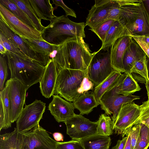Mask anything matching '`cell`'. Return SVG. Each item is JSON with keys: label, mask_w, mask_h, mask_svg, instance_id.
Returning a JSON list of instances; mask_svg holds the SVG:
<instances>
[{"label": "cell", "mask_w": 149, "mask_h": 149, "mask_svg": "<svg viewBox=\"0 0 149 149\" xmlns=\"http://www.w3.org/2000/svg\"><path fill=\"white\" fill-rule=\"evenodd\" d=\"M118 1L120 6L118 21L132 36L149 34V15L142 0Z\"/></svg>", "instance_id": "cell-1"}, {"label": "cell", "mask_w": 149, "mask_h": 149, "mask_svg": "<svg viewBox=\"0 0 149 149\" xmlns=\"http://www.w3.org/2000/svg\"><path fill=\"white\" fill-rule=\"evenodd\" d=\"M50 24L41 33L42 40L52 45H58L70 40L85 37L84 22L76 23L65 15H55Z\"/></svg>", "instance_id": "cell-2"}, {"label": "cell", "mask_w": 149, "mask_h": 149, "mask_svg": "<svg viewBox=\"0 0 149 149\" xmlns=\"http://www.w3.org/2000/svg\"><path fill=\"white\" fill-rule=\"evenodd\" d=\"M56 50L63 58L65 68L85 71L87 70L94 55L83 38H78L67 40L57 45Z\"/></svg>", "instance_id": "cell-3"}, {"label": "cell", "mask_w": 149, "mask_h": 149, "mask_svg": "<svg viewBox=\"0 0 149 149\" xmlns=\"http://www.w3.org/2000/svg\"><path fill=\"white\" fill-rule=\"evenodd\" d=\"M6 56L10 78L18 80L27 89L40 82L45 66L31 58H23L10 52H7Z\"/></svg>", "instance_id": "cell-4"}, {"label": "cell", "mask_w": 149, "mask_h": 149, "mask_svg": "<svg viewBox=\"0 0 149 149\" xmlns=\"http://www.w3.org/2000/svg\"><path fill=\"white\" fill-rule=\"evenodd\" d=\"M87 70L82 71L65 68L59 70L54 94L74 102L83 94L81 86L84 77L87 76Z\"/></svg>", "instance_id": "cell-5"}, {"label": "cell", "mask_w": 149, "mask_h": 149, "mask_svg": "<svg viewBox=\"0 0 149 149\" xmlns=\"http://www.w3.org/2000/svg\"><path fill=\"white\" fill-rule=\"evenodd\" d=\"M127 73L122 74L117 84L107 91L102 96L100 100V105L102 109L107 115L113 114L111 119L114 123L116 121L119 111L122 104L131 102L134 100L139 99V96L132 94L124 96L117 93L119 85L125 77Z\"/></svg>", "instance_id": "cell-6"}, {"label": "cell", "mask_w": 149, "mask_h": 149, "mask_svg": "<svg viewBox=\"0 0 149 149\" xmlns=\"http://www.w3.org/2000/svg\"><path fill=\"white\" fill-rule=\"evenodd\" d=\"M112 47L106 52H96L88 68V77L95 87L116 70L111 64V52Z\"/></svg>", "instance_id": "cell-7"}, {"label": "cell", "mask_w": 149, "mask_h": 149, "mask_svg": "<svg viewBox=\"0 0 149 149\" xmlns=\"http://www.w3.org/2000/svg\"><path fill=\"white\" fill-rule=\"evenodd\" d=\"M45 108V103L36 99L31 104L25 105L16 120L18 132L26 133L39 124Z\"/></svg>", "instance_id": "cell-8"}, {"label": "cell", "mask_w": 149, "mask_h": 149, "mask_svg": "<svg viewBox=\"0 0 149 149\" xmlns=\"http://www.w3.org/2000/svg\"><path fill=\"white\" fill-rule=\"evenodd\" d=\"M8 88L10 117L12 123L16 121L25 103L27 89L18 80L10 78L6 82Z\"/></svg>", "instance_id": "cell-9"}, {"label": "cell", "mask_w": 149, "mask_h": 149, "mask_svg": "<svg viewBox=\"0 0 149 149\" xmlns=\"http://www.w3.org/2000/svg\"><path fill=\"white\" fill-rule=\"evenodd\" d=\"M22 134L23 149H58L57 142L53 139L39 124Z\"/></svg>", "instance_id": "cell-10"}, {"label": "cell", "mask_w": 149, "mask_h": 149, "mask_svg": "<svg viewBox=\"0 0 149 149\" xmlns=\"http://www.w3.org/2000/svg\"><path fill=\"white\" fill-rule=\"evenodd\" d=\"M64 123L67 134L72 140H79L97 134V122H92L79 114H75Z\"/></svg>", "instance_id": "cell-11"}, {"label": "cell", "mask_w": 149, "mask_h": 149, "mask_svg": "<svg viewBox=\"0 0 149 149\" xmlns=\"http://www.w3.org/2000/svg\"><path fill=\"white\" fill-rule=\"evenodd\" d=\"M0 20L20 37L42 40L40 33L24 23L1 3Z\"/></svg>", "instance_id": "cell-12"}, {"label": "cell", "mask_w": 149, "mask_h": 149, "mask_svg": "<svg viewBox=\"0 0 149 149\" xmlns=\"http://www.w3.org/2000/svg\"><path fill=\"white\" fill-rule=\"evenodd\" d=\"M140 112V106L133 101L122 104L114 123V133L124 137L126 131L134 125Z\"/></svg>", "instance_id": "cell-13"}, {"label": "cell", "mask_w": 149, "mask_h": 149, "mask_svg": "<svg viewBox=\"0 0 149 149\" xmlns=\"http://www.w3.org/2000/svg\"><path fill=\"white\" fill-rule=\"evenodd\" d=\"M74 109L73 103L66 100L57 95H53L52 100L48 107V110L58 123H65L74 116L76 114Z\"/></svg>", "instance_id": "cell-14"}, {"label": "cell", "mask_w": 149, "mask_h": 149, "mask_svg": "<svg viewBox=\"0 0 149 149\" xmlns=\"http://www.w3.org/2000/svg\"><path fill=\"white\" fill-rule=\"evenodd\" d=\"M58 70L55 61L50 59L45 68L40 81L39 87L42 95L49 98L54 94Z\"/></svg>", "instance_id": "cell-15"}, {"label": "cell", "mask_w": 149, "mask_h": 149, "mask_svg": "<svg viewBox=\"0 0 149 149\" xmlns=\"http://www.w3.org/2000/svg\"><path fill=\"white\" fill-rule=\"evenodd\" d=\"M112 0H95V3L89 10L85 23L90 28H94L106 20Z\"/></svg>", "instance_id": "cell-16"}, {"label": "cell", "mask_w": 149, "mask_h": 149, "mask_svg": "<svg viewBox=\"0 0 149 149\" xmlns=\"http://www.w3.org/2000/svg\"><path fill=\"white\" fill-rule=\"evenodd\" d=\"M132 35L120 37L115 42L111 52V64L116 70L125 72L123 67V60L126 50L132 41Z\"/></svg>", "instance_id": "cell-17"}, {"label": "cell", "mask_w": 149, "mask_h": 149, "mask_svg": "<svg viewBox=\"0 0 149 149\" xmlns=\"http://www.w3.org/2000/svg\"><path fill=\"white\" fill-rule=\"evenodd\" d=\"M20 37L35 53L38 62L45 66L50 59V55L55 50L56 45L41 40Z\"/></svg>", "instance_id": "cell-18"}, {"label": "cell", "mask_w": 149, "mask_h": 149, "mask_svg": "<svg viewBox=\"0 0 149 149\" xmlns=\"http://www.w3.org/2000/svg\"><path fill=\"white\" fill-rule=\"evenodd\" d=\"M0 31L3 33L27 57L38 62L35 53L30 49L27 44L20 37L10 30L0 20Z\"/></svg>", "instance_id": "cell-19"}, {"label": "cell", "mask_w": 149, "mask_h": 149, "mask_svg": "<svg viewBox=\"0 0 149 149\" xmlns=\"http://www.w3.org/2000/svg\"><path fill=\"white\" fill-rule=\"evenodd\" d=\"M132 35L130 32L118 21H115L109 30L102 43L101 48L98 50L107 51L112 47L116 41L121 37Z\"/></svg>", "instance_id": "cell-20"}, {"label": "cell", "mask_w": 149, "mask_h": 149, "mask_svg": "<svg viewBox=\"0 0 149 149\" xmlns=\"http://www.w3.org/2000/svg\"><path fill=\"white\" fill-rule=\"evenodd\" d=\"M146 55V54L139 44L133 40L124 56L123 64L125 72L130 73L135 62Z\"/></svg>", "instance_id": "cell-21"}, {"label": "cell", "mask_w": 149, "mask_h": 149, "mask_svg": "<svg viewBox=\"0 0 149 149\" xmlns=\"http://www.w3.org/2000/svg\"><path fill=\"white\" fill-rule=\"evenodd\" d=\"M12 123L10 117V107L8 88L5 84L0 94V131L10 127Z\"/></svg>", "instance_id": "cell-22"}, {"label": "cell", "mask_w": 149, "mask_h": 149, "mask_svg": "<svg viewBox=\"0 0 149 149\" xmlns=\"http://www.w3.org/2000/svg\"><path fill=\"white\" fill-rule=\"evenodd\" d=\"M74 107L79 111V114L88 115L99 104L93 92H89L80 95L73 102Z\"/></svg>", "instance_id": "cell-23"}, {"label": "cell", "mask_w": 149, "mask_h": 149, "mask_svg": "<svg viewBox=\"0 0 149 149\" xmlns=\"http://www.w3.org/2000/svg\"><path fill=\"white\" fill-rule=\"evenodd\" d=\"M23 144L22 134L16 127L13 132L0 136V149H23Z\"/></svg>", "instance_id": "cell-24"}, {"label": "cell", "mask_w": 149, "mask_h": 149, "mask_svg": "<svg viewBox=\"0 0 149 149\" xmlns=\"http://www.w3.org/2000/svg\"><path fill=\"white\" fill-rule=\"evenodd\" d=\"M39 19L49 20L55 15L54 8L49 0H28Z\"/></svg>", "instance_id": "cell-25"}, {"label": "cell", "mask_w": 149, "mask_h": 149, "mask_svg": "<svg viewBox=\"0 0 149 149\" xmlns=\"http://www.w3.org/2000/svg\"><path fill=\"white\" fill-rule=\"evenodd\" d=\"M79 140L84 149H109L111 143L110 137L97 134Z\"/></svg>", "instance_id": "cell-26"}, {"label": "cell", "mask_w": 149, "mask_h": 149, "mask_svg": "<svg viewBox=\"0 0 149 149\" xmlns=\"http://www.w3.org/2000/svg\"><path fill=\"white\" fill-rule=\"evenodd\" d=\"M122 74L121 72L115 70L104 81L95 88L93 92L99 105L100 104V100L102 95L117 84Z\"/></svg>", "instance_id": "cell-27"}, {"label": "cell", "mask_w": 149, "mask_h": 149, "mask_svg": "<svg viewBox=\"0 0 149 149\" xmlns=\"http://www.w3.org/2000/svg\"><path fill=\"white\" fill-rule=\"evenodd\" d=\"M24 12L33 25L35 29L41 33L45 27L40 20L31 6L28 0H12Z\"/></svg>", "instance_id": "cell-28"}, {"label": "cell", "mask_w": 149, "mask_h": 149, "mask_svg": "<svg viewBox=\"0 0 149 149\" xmlns=\"http://www.w3.org/2000/svg\"><path fill=\"white\" fill-rule=\"evenodd\" d=\"M125 78L119 84L117 93L124 96H127L141 89L132 74L127 72Z\"/></svg>", "instance_id": "cell-29"}, {"label": "cell", "mask_w": 149, "mask_h": 149, "mask_svg": "<svg viewBox=\"0 0 149 149\" xmlns=\"http://www.w3.org/2000/svg\"><path fill=\"white\" fill-rule=\"evenodd\" d=\"M97 134L105 136H109L113 133L114 123L109 116L102 114L96 122Z\"/></svg>", "instance_id": "cell-30"}, {"label": "cell", "mask_w": 149, "mask_h": 149, "mask_svg": "<svg viewBox=\"0 0 149 149\" xmlns=\"http://www.w3.org/2000/svg\"><path fill=\"white\" fill-rule=\"evenodd\" d=\"M0 3L3 5L24 23L35 29L31 22L24 12L12 0H0Z\"/></svg>", "instance_id": "cell-31"}, {"label": "cell", "mask_w": 149, "mask_h": 149, "mask_svg": "<svg viewBox=\"0 0 149 149\" xmlns=\"http://www.w3.org/2000/svg\"><path fill=\"white\" fill-rule=\"evenodd\" d=\"M139 136L134 149H147L149 146V129L140 123Z\"/></svg>", "instance_id": "cell-32"}, {"label": "cell", "mask_w": 149, "mask_h": 149, "mask_svg": "<svg viewBox=\"0 0 149 149\" xmlns=\"http://www.w3.org/2000/svg\"><path fill=\"white\" fill-rule=\"evenodd\" d=\"M147 57L146 55L141 59L136 62L130 70V73L139 74L147 81L149 80V78L148 70V61Z\"/></svg>", "instance_id": "cell-33"}, {"label": "cell", "mask_w": 149, "mask_h": 149, "mask_svg": "<svg viewBox=\"0 0 149 149\" xmlns=\"http://www.w3.org/2000/svg\"><path fill=\"white\" fill-rule=\"evenodd\" d=\"M0 42L2 43L4 47L7 50V52H11L23 58H29L0 31Z\"/></svg>", "instance_id": "cell-34"}, {"label": "cell", "mask_w": 149, "mask_h": 149, "mask_svg": "<svg viewBox=\"0 0 149 149\" xmlns=\"http://www.w3.org/2000/svg\"><path fill=\"white\" fill-rule=\"evenodd\" d=\"M115 20L112 19L107 20L99 25L97 27L90 30L94 33L101 41H104L110 27Z\"/></svg>", "instance_id": "cell-35"}, {"label": "cell", "mask_w": 149, "mask_h": 149, "mask_svg": "<svg viewBox=\"0 0 149 149\" xmlns=\"http://www.w3.org/2000/svg\"><path fill=\"white\" fill-rule=\"evenodd\" d=\"M141 112L140 116L134 124V125L142 123L145 125L149 129V97L146 101L142 102L140 106Z\"/></svg>", "instance_id": "cell-36"}, {"label": "cell", "mask_w": 149, "mask_h": 149, "mask_svg": "<svg viewBox=\"0 0 149 149\" xmlns=\"http://www.w3.org/2000/svg\"><path fill=\"white\" fill-rule=\"evenodd\" d=\"M8 75V66L6 59L0 56V88L1 91L4 88L5 81Z\"/></svg>", "instance_id": "cell-37"}, {"label": "cell", "mask_w": 149, "mask_h": 149, "mask_svg": "<svg viewBox=\"0 0 149 149\" xmlns=\"http://www.w3.org/2000/svg\"><path fill=\"white\" fill-rule=\"evenodd\" d=\"M120 6L118 0H112V2L108 11L107 20L112 19L118 21Z\"/></svg>", "instance_id": "cell-38"}, {"label": "cell", "mask_w": 149, "mask_h": 149, "mask_svg": "<svg viewBox=\"0 0 149 149\" xmlns=\"http://www.w3.org/2000/svg\"><path fill=\"white\" fill-rule=\"evenodd\" d=\"M58 149H84L81 142L78 140L64 142H58Z\"/></svg>", "instance_id": "cell-39"}, {"label": "cell", "mask_w": 149, "mask_h": 149, "mask_svg": "<svg viewBox=\"0 0 149 149\" xmlns=\"http://www.w3.org/2000/svg\"><path fill=\"white\" fill-rule=\"evenodd\" d=\"M140 129V124H138L132 126L125 133H129L131 137V149H134L138 139Z\"/></svg>", "instance_id": "cell-40"}, {"label": "cell", "mask_w": 149, "mask_h": 149, "mask_svg": "<svg viewBox=\"0 0 149 149\" xmlns=\"http://www.w3.org/2000/svg\"><path fill=\"white\" fill-rule=\"evenodd\" d=\"M52 4H54L55 5V8L58 6H60L65 11L66 14L65 15L68 16L70 15L75 18H76V15L75 11L72 9L68 7L63 2L62 0H52Z\"/></svg>", "instance_id": "cell-41"}, {"label": "cell", "mask_w": 149, "mask_h": 149, "mask_svg": "<svg viewBox=\"0 0 149 149\" xmlns=\"http://www.w3.org/2000/svg\"><path fill=\"white\" fill-rule=\"evenodd\" d=\"M133 39L139 44L149 59V47L139 36H132Z\"/></svg>", "instance_id": "cell-42"}, {"label": "cell", "mask_w": 149, "mask_h": 149, "mask_svg": "<svg viewBox=\"0 0 149 149\" xmlns=\"http://www.w3.org/2000/svg\"><path fill=\"white\" fill-rule=\"evenodd\" d=\"M127 136H124L122 140H118L116 145L112 147V149H124L125 147Z\"/></svg>", "instance_id": "cell-43"}, {"label": "cell", "mask_w": 149, "mask_h": 149, "mask_svg": "<svg viewBox=\"0 0 149 149\" xmlns=\"http://www.w3.org/2000/svg\"><path fill=\"white\" fill-rule=\"evenodd\" d=\"M53 136L56 141H63V134L59 132H55L53 134Z\"/></svg>", "instance_id": "cell-44"}, {"label": "cell", "mask_w": 149, "mask_h": 149, "mask_svg": "<svg viewBox=\"0 0 149 149\" xmlns=\"http://www.w3.org/2000/svg\"><path fill=\"white\" fill-rule=\"evenodd\" d=\"M125 135L127 136L126 142L124 149H131V137L130 134L126 133Z\"/></svg>", "instance_id": "cell-45"}, {"label": "cell", "mask_w": 149, "mask_h": 149, "mask_svg": "<svg viewBox=\"0 0 149 149\" xmlns=\"http://www.w3.org/2000/svg\"><path fill=\"white\" fill-rule=\"evenodd\" d=\"M7 52L6 49L4 47L1 42H0V53L1 55L4 57L6 55V53Z\"/></svg>", "instance_id": "cell-46"}, {"label": "cell", "mask_w": 149, "mask_h": 149, "mask_svg": "<svg viewBox=\"0 0 149 149\" xmlns=\"http://www.w3.org/2000/svg\"><path fill=\"white\" fill-rule=\"evenodd\" d=\"M139 36L145 42L149 47V34Z\"/></svg>", "instance_id": "cell-47"}, {"label": "cell", "mask_w": 149, "mask_h": 149, "mask_svg": "<svg viewBox=\"0 0 149 149\" xmlns=\"http://www.w3.org/2000/svg\"><path fill=\"white\" fill-rule=\"evenodd\" d=\"M142 1L149 15V0H142Z\"/></svg>", "instance_id": "cell-48"}, {"label": "cell", "mask_w": 149, "mask_h": 149, "mask_svg": "<svg viewBox=\"0 0 149 149\" xmlns=\"http://www.w3.org/2000/svg\"><path fill=\"white\" fill-rule=\"evenodd\" d=\"M145 84L147 91L148 96L149 97V80L146 81Z\"/></svg>", "instance_id": "cell-49"}]
</instances>
